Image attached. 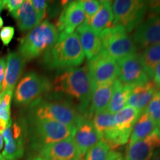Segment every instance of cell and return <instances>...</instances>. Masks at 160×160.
Wrapping results in <instances>:
<instances>
[{"label": "cell", "instance_id": "1", "mask_svg": "<svg viewBox=\"0 0 160 160\" xmlns=\"http://www.w3.org/2000/svg\"><path fill=\"white\" fill-rule=\"evenodd\" d=\"M52 88L56 93L67 95L74 100L79 113L88 117L92 89L87 65L64 70L56 76Z\"/></svg>", "mask_w": 160, "mask_h": 160}, {"label": "cell", "instance_id": "2", "mask_svg": "<svg viewBox=\"0 0 160 160\" xmlns=\"http://www.w3.org/2000/svg\"><path fill=\"white\" fill-rule=\"evenodd\" d=\"M85 54L76 33L59 34L57 41L43 54L42 62L47 68L68 69L82 65Z\"/></svg>", "mask_w": 160, "mask_h": 160}, {"label": "cell", "instance_id": "3", "mask_svg": "<svg viewBox=\"0 0 160 160\" xmlns=\"http://www.w3.org/2000/svg\"><path fill=\"white\" fill-rule=\"evenodd\" d=\"M59 38L57 27L45 20L31 30L20 40L18 53L26 61L43 55L53 46Z\"/></svg>", "mask_w": 160, "mask_h": 160}, {"label": "cell", "instance_id": "4", "mask_svg": "<svg viewBox=\"0 0 160 160\" xmlns=\"http://www.w3.org/2000/svg\"><path fill=\"white\" fill-rule=\"evenodd\" d=\"M84 116L77 108L62 102L48 101L41 98L29 105L28 118L48 119L75 128Z\"/></svg>", "mask_w": 160, "mask_h": 160}, {"label": "cell", "instance_id": "5", "mask_svg": "<svg viewBox=\"0 0 160 160\" xmlns=\"http://www.w3.org/2000/svg\"><path fill=\"white\" fill-rule=\"evenodd\" d=\"M26 125L33 148L39 150L43 146L72 137L74 128L59 122L48 119L28 118Z\"/></svg>", "mask_w": 160, "mask_h": 160}, {"label": "cell", "instance_id": "6", "mask_svg": "<svg viewBox=\"0 0 160 160\" xmlns=\"http://www.w3.org/2000/svg\"><path fill=\"white\" fill-rule=\"evenodd\" d=\"M148 10V2L142 0H116L112 2L113 20L112 26H122L128 33L144 22Z\"/></svg>", "mask_w": 160, "mask_h": 160}, {"label": "cell", "instance_id": "7", "mask_svg": "<svg viewBox=\"0 0 160 160\" xmlns=\"http://www.w3.org/2000/svg\"><path fill=\"white\" fill-rule=\"evenodd\" d=\"M52 89V84L45 77L34 71L27 73L19 80L13 91V102L18 106L30 105Z\"/></svg>", "mask_w": 160, "mask_h": 160}, {"label": "cell", "instance_id": "8", "mask_svg": "<svg viewBox=\"0 0 160 160\" xmlns=\"http://www.w3.org/2000/svg\"><path fill=\"white\" fill-rule=\"evenodd\" d=\"M99 37L103 51L117 61L131 53H137L133 39L122 26H111L104 30Z\"/></svg>", "mask_w": 160, "mask_h": 160}, {"label": "cell", "instance_id": "9", "mask_svg": "<svg viewBox=\"0 0 160 160\" xmlns=\"http://www.w3.org/2000/svg\"><path fill=\"white\" fill-rule=\"evenodd\" d=\"M91 89L118 79L119 68L117 60L108 55L102 49L97 56L88 60L87 64Z\"/></svg>", "mask_w": 160, "mask_h": 160}, {"label": "cell", "instance_id": "10", "mask_svg": "<svg viewBox=\"0 0 160 160\" xmlns=\"http://www.w3.org/2000/svg\"><path fill=\"white\" fill-rule=\"evenodd\" d=\"M26 131L25 121L10 120L8 126L2 133L5 141L2 156L6 160H18L22 157Z\"/></svg>", "mask_w": 160, "mask_h": 160}, {"label": "cell", "instance_id": "11", "mask_svg": "<svg viewBox=\"0 0 160 160\" xmlns=\"http://www.w3.org/2000/svg\"><path fill=\"white\" fill-rule=\"evenodd\" d=\"M141 113L134 108L126 106L114 115V132L108 144L112 150L125 145L129 141L133 125Z\"/></svg>", "mask_w": 160, "mask_h": 160}, {"label": "cell", "instance_id": "12", "mask_svg": "<svg viewBox=\"0 0 160 160\" xmlns=\"http://www.w3.org/2000/svg\"><path fill=\"white\" fill-rule=\"evenodd\" d=\"M117 62L119 68L118 79L124 85L135 86L150 81L137 53H131L118 59Z\"/></svg>", "mask_w": 160, "mask_h": 160}, {"label": "cell", "instance_id": "13", "mask_svg": "<svg viewBox=\"0 0 160 160\" xmlns=\"http://www.w3.org/2000/svg\"><path fill=\"white\" fill-rule=\"evenodd\" d=\"M137 49L160 44V14H151L135 29L131 37Z\"/></svg>", "mask_w": 160, "mask_h": 160}, {"label": "cell", "instance_id": "14", "mask_svg": "<svg viewBox=\"0 0 160 160\" xmlns=\"http://www.w3.org/2000/svg\"><path fill=\"white\" fill-rule=\"evenodd\" d=\"M72 139L82 157L92 147L101 141L102 138L91 119L84 117L74 128Z\"/></svg>", "mask_w": 160, "mask_h": 160}, {"label": "cell", "instance_id": "15", "mask_svg": "<svg viewBox=\"0 0 160 160\" xmlns=\"http://www.w3.org/2000/svg\"><path fill=\"white\" fill-rule=\"evenodd\" d=\"M85 21V16L79 1L67 3L57 21L59 34H71Z\"/></svg>", "mask_w": 160, "mask_h": 160}, {"label": "cell", "instance_id": "16", "mask_svg": "<svg viewBox=\"0 0 160 160\" xmlns=\"http://www.w3.org/2000/svg\"><path fill=\"white\" fill-rule=\"evenodd\" d=\"M39 157L46 160H79L82 158L72 137L43 146Z\"/></svg>", "mask_w": 160, "mask_h": 160}, {"label": "cell", "instance_id": "17", "mask_svg": "<svg viewBox=\"0 0 160 160\" xmlns=\"http://www.w3.org/2000/svg\"><path fill=\"white\" fill-rule=\"evenodd\" d=\"M160 148V129L156 128L145 139L128 146L125 160H151Z\"/></svg>", "mask_w": 160, "mask_h": 160}, {"label": "cell", "instance_id": "18", "mask_svg": "<svg viewBox=\"0 0 160 160\" xmlns=\"http://www.w3.org/2000/svg\"><path fill=\"white\" fill-rule=\"evenodd\" d=\"M25 66V60L18 52H10L6 58V71L2 91H14Z\"/></svg>", "mask_w": 160, "mask_h": 160}, {"label": "cell", "instance_id": "19", "mask_svg": "<svg viewBox=\"0 0 160 160\" xmlns=\"http://www.w3.org/2000/svg\"><path fill=\"white\" fill-rule=\"evenodd\" d=\"M76 33L79 37L84 54L90 60L97 56L102 49L101 38L95 33L85 22L76 30Z\"/></svg>", "mask_w": 160, "mask_h": 160}, {"label": "cell", "instance_id": "20", "mask_svg": "<svg viewBox=\"0 0 160 160\" xmlns=\"http://www.w3.org/2000/svg\"><path fill=\"white\" fill-rule=\"evenodd\" d=\"M158 88H159L151 80L147 83L133 86L128 99L127 105L134 108L140 112L144 111L155 93L159 91Z\"/></svg>", "mask_w": 160, "mask_h": 160}, {"label": "cell", "instance_id": "21", "mask_svg": "<svg viewBox=\"0 0 160 160\" xmlns=\"http://www.w3.org/2000/svg\"><path fill=\"white\" fill-rule=\"evenodd\" d=\"M115 81L99 85L93 90L88 113V118L90 119V117H92L96 113H100L108 109L114 91Z\"/></svg>", "mask_w": 160, "mask_h": 160}, {"label": "cell", "instance_id": "22", "mask_svg": "<svg viewBox=\"0 0 160 160\" xmlns=\"http://www.w3.org/2000/svg\"><path fill=\"white\" fill-rule=\"evenodd\" d=\"M11 15L21 31H31L41 23L30 0L24 1L22 5Z\"/></svg>", "mask_w": 160, "mask_h": 160}, {"label": "cell", "instance_id": "23", "mask_svg": "<svg viewBox=\"0 0 160 160\" xmlns=\"http://www.w3.org/2000/svg\"><path fill=\"white\" fill-rule=\"evenodd\" d=\"M100 2L101 5L99 11L88 23L92 30L99 35L104 30L111 27L113 20L112 2L103 0Z\"/></svg>", "mask_w": 160, "mask_h": 160}, {"label": "cell", "instance_id": "24", "mask_svg": "<svg viewBox=\"0 0 160 160\" xmlns=\"http://www.w3.org/2000/svg\"><path fill=\"white\" fill-rule=\"evenodd\" d=\"M113 113L106 110L93 116L91 120L98 133L101 136L102 140L108 144L115 129V121Z\"/></svg>", "mask_w": 160, "mask_h": 160}, {"label": "cell", "instance_id": "25", "mask_svg": "<svg viewBox=\"0 0 160 160\" xmlns=\"http://www.w3.org/2000/svg\"><path fill=\"white\" fill-rule=\"evenodd\" d=\"M157 126L153 122L151 118L144 111L140 113L139 117L133 125L128 141V146H131L137 142L145 139L149 136Z\"/></svg>", "mask_w": 160, "mask_h": 160}, {"label": "cell", "instance_id": "26", "mask_svg": "<svg viewBox=\"0 0 160 160\" xmlns=\"http://www.w3.org/2000/svg\"><path fill=\"white\" fill-rule=\"evenodd\" d=\"M133 87V86L124 85L118 79H116L114 91L108 107V111L116 114L122 110L125 105H127L128 99Z\"/></svg>", "mask_w": 160, "mask_h": 160}, {"label": "cell", "instance_id": "27", "mask_svg": "<svg viewBox=\"0 0 160 160\" xmlns=\"http://www.w3.org/2000/svg\"><path fill=\"white\" fill-rule=\"evenodd\" d=\"M139 55L146 74L153 79L156 67L160 63V44L146 48Z\"/></svg>", "mask_w": 160, "mask_h": 160}, {"label": "cell", "instance_id": "28", "mask_svg": "<svg viewBox=\"0 0 160 160\" xmlns=\"http://www.w3.org/2000/svg\"><path fill=\"white\" fill-rule=\"evenodd\" d=\"M111 151V148L101 140L86 153L85 160H109Z\"/></svg>", "mask_w": 160, "mask_h": 160}, {"label": "cell", "instance_id": "29", "mask_svg": "<svg viewBox=\"0 0 160 160\" xmlns=\"http://www.w3.org/2000/svg\"><path fill=\"white\" fill-rule=\"evenodd\" d=\"M145 111L151 118L158 128L160 123V91L155 93L146 107Z\"/></svg>", "mask_w": 160, "mask_h": 160}, {"label": "cell", "instance_id": "30", "mask_svg": "<svg viewBox=\"0 0 160 160\" xmlns=\"http://www.w3.org/2000/svg\"><path fill=\"white\" fill-rule=\"evenodd\" d=\"M5 95L0 102V119L9 122L11 120V104L14 91H4Z\"/></svg>", "mask_w": 160, "mask_h": 160}, {"label": "cell", "instance_id": "31", "mask_svg": "<svg viewBox=\"0 0 160 160\" xmlns=\"http://www.w3.org/2000/svg\"><path fill=\"white\" fill-rule=\"evenodd\" d=\"M79 3L85 13V22L88 23L90 20L99 11L101 2L97 0H82V1H79Z\"/></svg>", "mask_w": 160, "mask_h": 160}, {"label": "cell", "instance_id": "32", "mask_svg": "<svg viewBox=\"0 0 160 160\" xmlns=\"http://www.w3.org/2000/svg\"><path fill=\"white\" fill-rule=\"evenodd\" d=\"M32 5L34 10L37 12L38 17L42 22V21L45 19L47 14L48 2L45 0H32Z\"/></svg>", "mask_w": 160, "mask_h": 160}, {"label": "cell", "instance_id": "33", "mask_svg": "<svg viewBox=\"0 0 160 160\" xmlns=\"http://www.w3.org/2000/svg\"><path fill=\"white\" fill-rule=\"evenodd\" d=\"M15 30L14 28L11 26H6L2 27L0 30V39L2 42L5 46H8L13 39V36H14Z\"/></svg>", "mask_w": 160, "mask_h": 160}, {"label": "cell", "instance_id": "34", "mask_svg": "<svg viewBox=\"0 0 160 160\" xmlns=\"http://www.w3.org/2000/svg\"><path fill=\"white\" fill-rule=\"evenodd\" d=\"M23 2V0H4L3 3L5 8H6L10 13H13L22 5Z\"/></svg>", "mask_w": 160, "mask_h": 160}, {"label": "cell", "instance_id": "35", "mask_svg": "<svg viewBox=\"0 0 160 160\" xmlns=\"http://www.w3.org/2000/svg\"><path fill=\"white\" fill-rule=\"evenodd\" d=\"M6 71V61L5 58L0 57V92L2 89L4 79H5Z\"/></svg>", "mask_w": 160, "mask_h": 160}, {"label": "cell", "instance_id": "36", "mask_svg": "<svg viewBox=\"0 0 160 160\" xmlns=\"http://www.w3.org/2000/svg\"><path fill=\"white\" fill-rule=\"evenodd\" d=\"M148 10L151 14H160V1L148 2Z\"/></svg>", "mask_w": 160, "mask_h": 160}, {"label": "cell", "instance_id": "37", "mask_svg": "<svg viewBox=\"0 0 160 160\" xmlns=\"http://www.w3.org/2000/svg\"><path fill=\"white\" fill-rule=\"evenodd\" d=\"M153 82L158 88H160V63L158 64L154 70Z\"/></svg>", "mask_w": 160, "mask_h": 160}, {"label": "cell", "instance_id": "38", "mask_svg": "<svg viewBox=\"0 0 160 160\" xmlns=\"http://www.w3.org/2000/svg\"><path fill=\"white\" fill-rule=\"evenodd\" d=\"M109 160H125V158H124L123 155L120 152L113 151L112 150L111 157H110Z\"/></svg>", "mask_w": 160, "mask_h": 160}, {"label": "cell", "instance_id": "39", "mask_svg": "<svg viewBox=\"0 0 160 160\" xmlns=\"http://www.w3.org/2000/svg\"><path fill=\"white\" fill-rule=\"evenodd\" d=\"M9 122H6L5 120L0 119V133H2V132L5 131V130L7 128V127L8 126Z\"/></svg>", "mask_w": 160, "mask_h": 160}, {"label": "cell", "instance_id": "40", "mask_svg": "<svg viewBox=\"0 0 160 160\" xmlns=\"http://www.w3.org/2000/svg\"><path fill=\"white\" fill-rule=\"evenodd\" d=\"M3 142H4V139H3L2 134L0 133V151H1L3 148Z\"/></svg>", "mask_w": 160, "mask_h": 160}, {"label": "cell", "instance_id": "41", "mask_svg": "<svg viewBox=\"0 0 160 160\" xmlns=\"http://www.w3.org/2000/svg\"><path fill=\"white\" fill-rule=\"evenodd\" d=\"M5 8V5H4V3H3V1H2V0H0V13H1L2 11V10Z\"/></svg>", "mask_w": 160, "mask_h": 160}, {"label": "cell", "instance_id": "42", "mask_svg": "<svg viewBox=\"0 0 160 160\" xmlns=\"http://www.w3.org/2000/svg\"><path fill=\"white\" fill-rule=\"evenodd\" d=\"M5 91L0 92V102H1L2 99V98L4 97V95H5Z\"/></svg>", "mask_w": 160, "mask_h": 160}, {"label": "cell", "instance_id": "43", "mask_svg": "<svg viewBox=\"0 0 160 160\" xmlns=\"http://www.w3.org/2000/svg\"><path fill=\"white\" fill-rule=\"evenodd\" d=\"M32 160H46L45 159H44V158L41 157H34L33 159H32Z\"/></svg>", "mask_w": 160, "mask_h": 160}, {"label": "cell", "instance_id": "44", "mask_svg": "<svg viewBox=\"0 0 160 160\" xmlns=\"http://www.w3.org/2000/svg\"><path fill=\"white\" fill-rule=\"evenodd\" d=\"M3 24H4V22H3V19L0 17V28H1L3 26Z\"/></svg>", "mask_w": 160, "mask_h": 160}, {"label": "cell", "instance_id": "45", "mask_svg": "<svg viewBox=\"0 0 160 160\" xmlns=\"http://www.w3.org/2000/svg\"><path fill=\"white\" fill-rule=\"evenodd\" d=\"M0 160H6V159H5V158L3 157V156H2V155L0 154Z\"/></svg>", "mask_w": 160, "mask_h": 160}, {"label": "cell", "instance_id": "46", "mask_svg": "<svg viewBox=\"0 0 160 160\" xmlns=\"http://www.w3.org/2000/svg\"><path fill=\"white\" fill-rule=\"evenodd\" d=\"M154 160H160V156H159V157H158L157 159H155Z\"/></svg>", "mask_w": 160, "mask_h": 160}, {"label": "cell", "instance_id": "47", "mask_svg": "<svg viewBox=\"0 0 160 160\" xmlns=\"http://www.w3.org/2000/svg\"><path fill=\"white\" fill-rule=\"evenodd\" d=\"M158 128H159V129H160V123H159V126H158Z\"/></svg>", "mask_w": 160, "mask_h": 160}, {"label": "cell", "instance_id": "48", "mask_svg": "<svg viewBox=\"0 0 160 160\" xmlns=\"http://www.w3.org/2000/svg\"><path fill=\"white\" fill-rule=\"evenodd\" d=\"M79 160H85V159H82V158H81V159H79Z\"/></svg>", "mask_w": 160, "mask_h": 160}]
</instances>
